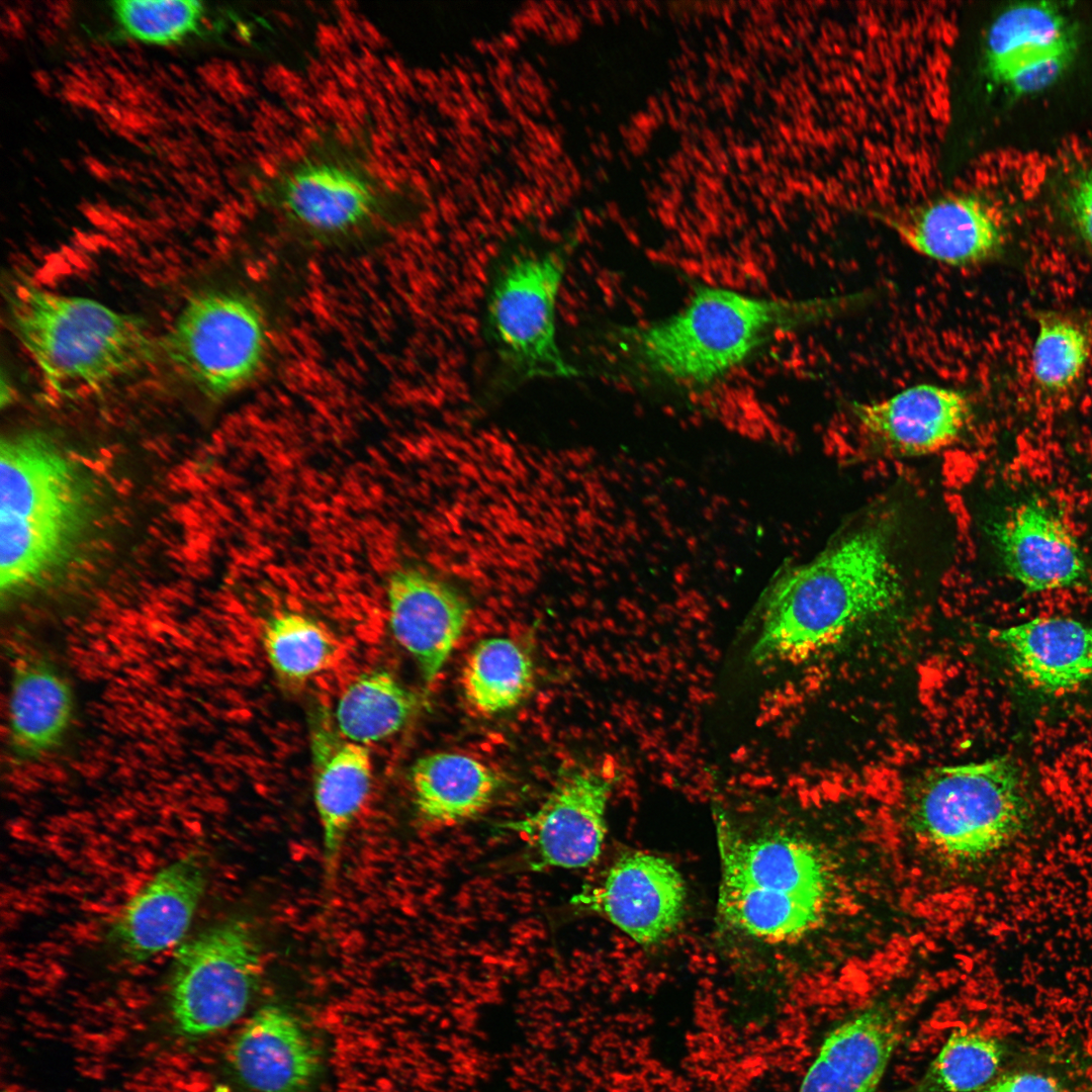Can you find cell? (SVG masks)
Returning a JSON list of instances; mask_svg holds the SVG:
<instances>
[{"label": "cell", "mask_w": 1092, "mask_h": 1092, "mask_svg": "<svg viewBox=\"0 0 1092 1092\" xmlns=\"http://www.w3.org/2000/svg\"><path fill=\"white\" fill-rule=\"evenodd\" d=\"M252 196L281 234L320 250L365 249L421 213L420 198L378 168L364 136L332 127L258 177Z\"/></svg>", "instance_id": "cell-1"}, {"label": "cell", "mask_w": 1092, "mask_h": 1092, "mask_svg": "<svg viewBox=\"0 0 1092 1092\" xmlns=\"http://www.w3.org/2000/svg\"><path fill=\"white\" fill-rule=\"evenodd\" d=\"M903 582L892 525L873 521L785 572L760 602L753 663L801 658L894 607Z\"/></svg>", "instance_id": "cell-2"}, {"label": "cell", "mask_w": 1092, "mask_h": 1092, "mask_svg": "<svg viewBox=\"0 0 1092 1092\" xmlns=\"http://www.w3.org/2000/svg\"><path fill=\"white\" fill-rule=\"evenodd\" d=\"M805 308L783 299L703 286L670 315L612 331L601 341L600 359L617 371H640L677 386H707L797 324Z\"/></svg>", "instance_id": "cell-3"}, {"label": "cell", "mask_w": 1092, "mask_h": 1092, "mask_svg": "<svg viewBox=\"0 0 1092 1092\" xmlns=\"http://www.w3.org/2000/svg\"><path fill=\"white\" fill-rule=\"evenodd\" d=\"M716 826L722 924L769 943L794 940L815 928L830 889L829 870L817 847L784 830L746 834L720 811Z\"/></svg>", "instance_id": "cell-4"}, {"label": "cell", "mask_w": 1092, "mask_h": 1092, "mask_svg": "<svg viewBox=\"0 0 1092 1092\" xmlns=\"http://www.w3.org/2000/svg\"><path fill=\"white\" fill-rule=\"evenodd\" d=\"M13 332L57 397L91 390L146 364L154 343L144 320L24 279L8 292Z\"/></svg>", "instance_id": "cell-5"}, {"label": "cell", "mask_w": 1092, "mask_h": 1092, "mask_svg": "<svg viewBox=\"0 0 1092 1092\" xmlns=\"http://www.w3.org/2000/svg\"><path fill=\"white\" fill-rule=\"evenodd\" d=\"M266 287L254 275L194 292L162 341L171 366L211 400L249 388L275 353L277 317Z\"/></svg>", "instance_id": "cell-6"}, {"label": "cell", "mask_w": 1092, "mask_h": 1092, "mask_svg": "<svg viewBox=\"0 0 1092 1092\" xmlns=\"http://www.w3.org/2000/svg\"><path fill=\"white\" fill-rule=\"evenodd\" d=\"M574 237L542 249L513 251L495 268L485 300V330L497 361V382L572 379L580 370L557 342V302Z\"/></svg>", "instance_id": "cell-7"}, {"label": "cell", "mask_w": 1092, "mask_h": 1092, "mask_svg": "<svg viewBox=\"0 0 1092 1092\" xmlns=\"http://www.w3.org/2000/svg\"><path fill=\"white\" fill-rule=\"evenodd\" d=\"M910 812L929 842L973 860L1010 841L1026 825L1030 803L1019 766L1001 756L931 769L916 786Z\"/></svg>", "instance_id": "cell-8"}, {"label": "cell", "mask_w": 1092, "mask_h": 1092, "mask_svg": "<svg viewBox=\"0 0 1092 1092\" xmlns=\"http://www.w3.org/2000/svg\"><path fill=\"white\" fill-rule=\"evenodd\" d=\"M261 972L257 938L243 919L225 920L181 943L168 988L176 1033L193 1040L233 1024L247 1009Z\"/></svg>", "instance_id": "cell-9"}, {"label": "cell", "mask_w": 1092, "mask_h": 1092, "mask_svg": "<svg viewBox=\"0 0 1092 1092\" xmlns=\"http://www.w3.org/2000/svg\"><path fill=\"white\" fill-rule=\"evenodd\" d=\"M687 886L666 858L648 852L621 855L597 886L582 890L571 904L597 913L641 945L669 937L684 919Z\"/></svg>", "instance_id": "cell-10"}, {"label": "cell", "mask_w": 1092, "mask_h": 1092, "mask_svg": "<svg viewBox=\"0 0 1092 1092\" xmlns=\"http://www.w3.org/2000/svg\"><path fill=\"white\" fill-rule=\"evenodd\" d=\"M991 536L1004 571L1025 592L1092 594L1089 558L1060 512L1042 498L1016 504L993 524Z\"/></svg>", "instance_id": "cell-11"}, {"label": "cell", "mask_w": 1092, "mask_h": 1092, "mask_svg": "<svg viewBox=\"0 0 1092 1092\" xmlns=\"http://www.w3.org/2000/svg\"><path fill=\"white\" fill-rule=\"evenodd\" d=\"M611 792L612 783L598 774L570 770L534 813L499 827L527 838L533 871L586 868L602 851Z\"/></svg>", "instance_id": "cell-12"}, {"label": "cell", "mask_w": 1092, "mask_h": 1092, "mask_svg": "<svg viewBox=\"0 0 1092 1092\" xmlns=\"http://www.w3.org/2000/svg\"><path fill=\"white\" fill-rule=\"evenodd\" d=\"M207 864L189 852L155 873L119 910L106 940L126 963H145L180 942L207 886Z\"/></svg>", "instance_id": "cell-13"}, {"label": "cell", "mask_w": 1092, "mask_h": 1092, "mask_svg": "<svg viewBox=\"0 0 1092 1092\" xmlns=\"http://www.w3.org/2000/svg\"><path fill=\"white\" fill-rule=\"evenodd\" d=\"M1076 32L1061 8L1023 2L1004 9L991 23L985 44L987 73L1013 95L1050 86L1071 64Z\"/></svg>", "instance_id": "cell-14"}, {"label": "cell", "mask_w": 1092, "mask_h": 1092, "mask_svg": "<svg viewBox=\"0 0 1092 1092\" xmlns=\"http://www.w3.org/2000/svg\"><path fill=\"white\" fill-rule=\"evenodd\" d=\"M852 415L861 435L879 450L918 457L957 443L969 428L973 408L964 392L922 383L887 398L855 402Z\"/></svg>", "instance_id": "cell-15"}, {"label": "cell", "mask_w": 1092, "mask_h": 1092, "mask_svg": "<svg viewBox=\"0 0 1092 1092\" xmlns=\"http://www.w3.org/2000/svg\"><path fill=\"white\" fill-rule=\"evenodd\" d=\"M907 1018L887 1001L875 1002L832 1029L798 1092H875L906 1032Z\"/></svg>", "instance_id": "cell-16"}, {"label": "cell", "mask_w": 1092, "mask_h": 1092, "mask_svg": "<svg viewBox=\"0 0 1092 1092\" xmlns=\"http://www.w3.org/2000/svg\"><path fill=\"white\" fill-rule=\"evenodd\" d=\"M387 595L391 632L430 685L464 632L468 603L449 583L411 568L390 576Z\"/></svg>", "instance_id": "cell-17"}, {"label": "cell", "mask_w": 1092, "mask_h": 1092, "mask_svg": "<svg viewBox=\"0 0 1092 1092\" xmlns=\"http://www.w3.org/2000/svg\"><path fill=\"white\" fill-rule=\"evenodd\" d=\"M228 1062L247 1092H308L321 1067L318 1051L285 1007H261L233 1040Z\"/></svg>", "instance_id": "cell-18"}, {"label": "cell", "mask_w": 1092, "mask_h": 1092, "mask_svg": "<svg viewBox=\"0 0 1092 1092\" xmlns=\"http://www.w3.org/2000/svg\"><path fill=\"white\" fill-rule=\"evenodd\" d=\"M74 708L70 682L51 656L36 649L15 650L7 709L11 761L32 763L59 748Z\"/></svg>", "instance_id": "cell-19"}, {"label": "cell", "mask_w": 1092, "mask_h": 1092, "mask_svg": "<svg viewBox=\"0 0 1092 1092\" xmlns=\"http://www.w3.org/2000/svg\"><path fill=\"white\" fill-rule=\"evenodd\" d=\"M996 641L1015 671L1045 694L1092 680V626L1066 617H1037L998 631Z\"/></svg>", "instance_id": "cell-20"}, {"label": "cell", "mask_w": 1092, "mask_h": 1092, "mask_svg": "<svg viewBox=\"0 0 1092 1092\" xmlns=\"http://www.w3.org/2000/svg\"><path fill=\"white\" fill-rule=\"evenodd\" d=\"M889 223L916 253L954 267L986 262L997 255L1003 243L994 212L971 194L939 198L907 217L889 219Z\"/></svg>", "instance_id": "cell-21"}, {"label": "cell", "mask_w": 1092, "mask_h": 1092, "mask_svg": "<svg viewBox=\"0 0 1092 1092\" xmlns=\"http://www.w3.org/2000/svg\"><path fill=\"white\" fill-rule=\"evenodd\" d=\"M313 798L323 830L326 881L334 883L347 834L371 788L372 762L366 745L340 740L328 729L313 732Z\"/></svg>", "instance_id": "cell-22"}, {"label": "cell", "mask_w": 1092, "mask_h": 1092, "mask_svg": "<svg viewBox=\"0 0 1092 1092\" xmlns=\"http://www.w3.org/2000/svg\"><path fill=\"white\" fill-rule=\"evenodd\" d=\"M410 780L419 815L437 825H452L478 815L500 785L497 774L485 763L455 752L418 758Z\"/></svg>", "instance_id": "cell-23"}, {"label": "cell", "mask_w": 1092, "mask_h": 1092, "mask_svg": "<svg viewBox=\"0 0 1092 1092\" xmlns=\"http://www.w3.org/2000/svg\"><path fill=\"white\" fill-rule=\"evenodd\" d=\"M420 705V697L390 672L371 671L342 694L335 711L336 727L348 741L378 742L401 730Z\"/></svg>", "instance_id": "cell-24"}, {"label": "cell", "mask_w": 1092, "mask_h": 1092, "mask_svg": "<svg viewBox=\"0 0 1092 1092\" xmlns=\"http://www.w3.org/2000/svg\"><path fill=\"white\" fill-rule=\"evenodd\" d=\"M534 684L533 662L510 638L479 641L462 668L465 700L479 714L492 716L518 706Z\"/></svg>", "instance_id": "cell-25"}, {"label": "cell", "mask_w": 1092, "mask_h": 1092, "mask_svg": "<svg viewBox=\"0 0 1092 1092\" xmlns=\"http://www.w3.org/2000/svg\"><path fill=\"white\" fill-rule=\"evenodd\" d=\"M15 453L2 450L1 515L59 524L73 502L66 469L51 457Z\"/></svg>", "instance_id": "cell-26"}, {"label": "cell", "mask_w": 1092, "mask_h": 1092, "mask_svg": "<svg viewBox=\"0 0 1092 1092\" xmlns=\"http://www.w3.org/2000/svg\"><path fill=\"white\" fill-rule=\"evenodd\" d=\"M262 643L278 680L288 687H299L327 669L338 654V644L327 629L292 612L276 614L265 623Z\"/></svg>", "instance_id": "cell-27"}, {"label": "cell", "mask_w": 1092, "mask_h": 1092, "mask_svg": "<svg viewBox=\"0 0 1092 1092\" xmlns=\"http://www.w3.org/2000/svg\"><path fill=\"white\" fill-rule=\"evenodd\" d=\"M1091 350L1092 336L1082 323L1055 312L1039 315L1030 356L1037 388L1050 395L1073 388L1086 369Z\"/></svg>", "instance_id": "cell-28"}, {"label": "cell", "mask_w": 1092, "mask_h": 1092, "mask_svg": "<svg viewBox=\"0 0 1092 1092\" xmlns=\"http://www.w3.org/2000/svg\"><path fill=\"white\" fill-rule=\"evenodd\" d=\"M1002 1043L980 1031L953 1030L910 1092H974L998 1071Z\"/></svg>", "instance_id": "cell-29"}, {"label": "cell", "mask_w": 1092, "mask_h": 1092, "mask_svg": "<svg viewBox=\"0 0 1092 1092\" xmlns=\"http://www.w3.org/2000/svg\"><path fill=\"white\" fill-rule=\"evenodd\" d=\"M113 6L124 30L145 41H177L209 24L205 8L198 1L121 0Z\"/></svg>", "instance_id": "cell-30"}, {"label": "cell", "mask_w": 1092, "mask_h": 1092, "mask_svg": "<svg viewBox=\"0 0 1092 1092\" xmlns=\"http://www.w3.org/2000/svg\"><path fill=\"white\" fill-rule=\"evenodd\" d=\"M59 527L9 515L0 516L2 592L31 576L29 573L55 546Z\"/></svg>", "instance_id": "cell-31"}, {"label": "cell", "mask_w": 1092, "mask_h": 1092, "mask_svg": "<svg viewBox=\"0 0 1092 1092\" xmlns=\"http://www.w3.org/2000/svg\"><path fill=\"white\" fill-rule=\"evenodd\" d=\"M1067 205L1076 231L1092 252V169H1081L1072 178Z\"/></svg>", "instance_id": "cell-32"}, {"label": "cell", "mask_w": 1092, "mask_h": 1092, "mask_svg": "<svg viewBox=\"0 0 1092 1092\" xmlns=\"http://www.w3.org/2000/svg\"><path fill=\"white\" fill-rule=\"evenodd\" d=\"M982 1092H1062L1057 1082L1045 1075L1019 1072L1004 1076Z\"/></svg>", "instance_id": "cell-33"}, {"label": "cell", "mask_w": 1092, "mask_h": 1092, "mask_svg": "<svg viewBox=\"0 0 1092 1092\" xmlns=\"http://www.w3.org/2000/svg\"><path fill=\"white\" fill-rule=\"evenodd\" d=\"M179 550L181 551L185 560L188 563L196 564L201 558V554L199 551H196L187 545H181Z\"/></svg>", "instance_id": "cell-34"}, {"label": "cell", "mask_w": 1092, "mask_h": 1092, "mask_svg": "<svg viewBox=\"0 0 1092 1092\" xmlns=\"http://www.w3.org/2000/svg\"><path fill=\"white\" fill-rule=\"evenodd\" d=\"M94 473L104 477L109 473V468L105 465V463L101 459H98V460H95Z\"/></svg>", "instance_id": "cell-35"}, {"label": "cell", "mask_w": 1092, "mask_h": 1092, "mask_svg": "<svg viewBox=\"0 0 1092 1092\" xmlns=\"http://www.w3.org/2000/svg\"><path fill=\"white\" fill-rule=\"evenodd\" d=\"M166 554L176 561V563H185L186 560L179 549H168Z\"/></svg>", "instance_id": "cell-36"}, {"label": "cell", "mask_w": 1092, "mask_h": 1092, "mask_svg": "<svg viewBox=\"0 0 1092 1092\" xmlns=\"http://www.w3.org/2000/svg\"><path fill=\"white\" fill-rule=\"evenodd\" d=\"M98 453H99V455H100V459H102V460H110V461H113V459H114V457H115V455L113 454V452H112V451H111V450H110L109 448H105V447H101V448H100V449L98 450Z\"/></svg>", "instance_id": "cell-37"}, {"label": "cell", "mask_w": 1092, "mask_h": 1092, "mask_svg": "<svg viewBox=\"0 0 1092 1092\" xmlns=\"http://www.w3.org/2000/svg\"><path fill=\"white\" fill-rule=\"evenodd\" d=\"M189 506L196 512H204L206 507L201 499L192 498L189 502Z\"/></svg>", "instance_id": "cell-38"}, {"label": "cell", "mask_w": 1092, "mask_h": 1092, "mask_svg": "<svg viewBox=\"0 0 1092 1092\" xmlns=\"http://www.w3.org/2000/svg\"><path fill=\"white\" fill-rule=\"evenodd\" d=\"M158 444L166 454L170 455L174 453V449L172 448V446L169 445V443L164 439L158 440Z\"/></svg>", "instance_id": "cell-39"}, {"label": "cell", "mask_w": 1092, "mask_h": 1092, "mask_svg": "<svg viewBox=\"0 0 1092 1092\" xmlns=\"http://www.w3.org/2000/svg\"><path fill=\"white\" fill-rule=\"evenodd\" d=\"M80 464H82L84 467H86L89 470L94 472L95 460H92V459H90V458L83 455Z\"/></svg>", "instance_id": "cell-40"}, {"label": "cell", "mask_w": 1092, "mask_h": 1092, "mask_svg": "<svg viewBox=\"0 0 1092 1092\" xmlns=\"http://www.w3.org/2000/svg\"><path fill=\"white\" fill-rule=\"evenodd\" d=\"M148 533H149V534H150V535H151L152 537H154V538H156V539H160V540H161V538L163 537V536H162V532L160 531V529H159V528H158V527H157L156 525H150V526L148 527Z\"/></svg>", "instance_id": "cell-41"}, {"label": "cell", "mask_w": 1092, "mask_h": 1092, "mask_svg": "<svg viewBox=\"0 0 1092 1092\" xmlns=\"http://www.w3.org/2000/svg\"><path fill=\"white\" fill-rule=\"evenodd\" d=\"M143 447L146 448L147 450L153 451L155 453H157L160 450L159 444L154 442V441H151V440L146 441L144 443Z\"/></svg>", "instance_id": "cell-42"}, {"label": "cell", "mask_w": 1092, "mask_h": 1092, "mask_svg": "<svg viewBox=\"0 0 1092 1092\" xmlns=\"http://www.w3.org/2000/svg\"><path fill=\"white\" fill-rule=\"evenodd\" d=\"M114 489H115V491H116V492H117V493H118L119 495H121V496H128V495L130 494V492H131V490H129L128 488H126V487H125V486H124V485H123V484H122V483H121L120 481H119V483H118V484H117V485H116V486L114 487Z\"/></svg>", "instance_id": "cell-43"}, {"label": "cell", "mask_w": 1092, "mask_h": 1092, "mask_svg": "<svg viewBox=\"0 0 1092 1092\" xmlns=\"http://www.w3.org/2000/svg\"><path fill=\"white\" fill-rule=\"evenodd\" d=\"M183 465H185L187 468H189L190 470H192L195 473L199 469V464L195 460L186 459V460H184Z\"/></svg>", "instance_id": "cell-44"}, {"label": "cell", "mask_w": 1092, "mask_h": 1092, "mask_svg": "<svg viewBox=\"0 0 1092 1092\" xmlns=\"http://www.w3.org/2000/svg\"><path fill=\"white\" fill-rule=\"evenodd\" d=\"M82 456L83 455H81V454H79V453H77L75 451H70L67 454L68 459L70 461L74 462V463H80L81 459H82Z\"/></svg>", "instance_id": "cell-45"}, {"label": "cell", "mask_w": 1092, "mask_h": 1092, "mask_svg": "<svg viewBox=\"0 0 1092 1092\" xmlns=\"http://www.w3.org/2000/svg\"><path fill=\"white\" fill-rule=\"evenodd\" d=\"M81 567L85 571H87L89 573L94 572L96 570V566L92 562H90L88 560H83L82 563H81Z\"/></svg>", "instance_id": "cell-46"}, {"label": "cell", "mask_w": 1092, "mask_h": 1092, "mask_svg": "<svg viewBox=\"0 0 1092 1092\" xmlns=\"http://www.w3.org/2000/svg\"><path fill=\"white\" fill-rule=\"evenodd\" d=\"M109 449L113 452L114 455L122 454L125 451L122 445H112L109 447Z\"/></svg>", "instance_id": "cell-47"}, {"label": "cell", "mask_w": 1092, "mask_h": 1092, "mask_svg": "<svg viewBox=\"0 0 1092 1092\" xmlns=\"http://www.w3.org/2000/svg\"><path fill=\"white\" fill-rule=\"evenodd\" d=\"M171 567H172V569H173V570H174L175 572H177L178 574H182V575H184V574H187V573H186V570H185V567H184V566H180V565H179L178 563H172V564H171Z\"/></svg>", "instance_id": "cell-48"}, {"label": "cell", "mask_w": 1092, "mask_h": 1092, "mask_svg": "<svg viewBox=\"0 0 1092 1092\" xmlns=\"http://www.w3.org/2000/svg\"><path fill=\"white\" fill-rule=\"evenodd\" d=\"M104 477H105L106 481H107V482H108V483H109V484H110V485H111L112 487H115V486H116V485H117V484L119 483V481H117V479H116V478H115V477H114L113 475H111L110 473H108V474H107L106 476H104Z\"/></svg>", "instance_id": "cell-49"}, {"label": "cell", "mask_w": 1092, "mask_h": 1092, "mask_svg": "<svg viewBox=\"0 0 1092 1092\" xmlns=\"http://www.w3.org/2000/svg\"><path fill=\"white\" fill-rule=\"evenodd\" d=\"M120 482H121V483H122V484H123V485H124V486H125L126 488H128L129 490H132V489H133V487H134V484H133V482H132V481H131V480H130L129 478H127V477H123V478H122V479L120 480Z\"/></svg>", "instance_id": "cell-50"}, {"label": "cell", "mask_w": 1092, "mask_h": 1092, "mask_svg": "<svg viewBox=\"0 0 1092 1092\" xmlns=\"http://www.w3.org/2000/svg\"><path fill=\"white\" fill-rule=\"evenodd\" d=\"M154 498L159 503H166L167 502L166 497L162 493H156L154 495Z\"/></svg>", "instance_id": "cell-51"}, {"label": "cell", "mask_w": 1092, "mask_h": 1092, "mask_svg": "<svg viewBox=\"0 0 1092 1092\" xmlns=\"http://www.w3.org/2000/svg\"><path fill=\"white\" fill-rule=\"evenodd\" d=\"M179 586L183 589H188L191 587V583L189 581L183 580L179 583Z\"/></svg>", "instance_id": "cell-52"}, {"label": "cell", "mask_w": 1092, "mask_h": 1092, "mask_svg": "<svg viewBox=\"0 0 1092 1092\" xmlns=\"http://www.w3.org/2000/svg\"><path fill=\"white\" fill-rule=\"evenodd\" d=\"M101 544H102V546H103V547L105 548V550H108V551H113V546H112V544H111V543H109V542H102Z\"/></svg>", "instance_id": "cell-53"}]
</instances>
